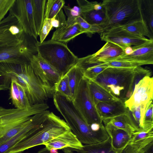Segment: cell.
<instances>
[{
	"instance_id": "9",
	"label": "cell",
	"mask_w": 153,
	"mask_h": 153,
	"mask_svg": "<svg viewBox=\"0 0 153 153\" xmlns=\"http://www.w3.org/2000/svg\"><path fill=\"white\" fill-rule=\"evenodd\" d=\"M32 37L27 35L24 40L14 45L0 48V62L30 63V58L36 51Z\"/></svg>"
},
{
	"instance_id": "15",
	"label": "cell",
	"mask_w": 153,
	"mask_h": 153,
	"mask_svg": "<svg viewBox=\"0 0 153 153\" xmlns=\"http://www.w3.org/2000/svg\"><path fill=\"white\" fill-rule=\"evenodd\" d=\"M100 33L101 40L115 44L123 51L127 47L141 45L149 39L145 37L136 36L122 31H105Z\"/></svg>"
},
{
	"instance_id": "29",
	"label": "cell",
	"mask_w": 153,
	"mask_h": 153,
	"mask_svg": "<svg viewBox=\"0 0 153 153\" xmlns=\"http://www.w3.org/2000/svg\"><path fill=\"white\" fill-rule=\"evenodd\" d=\"M81 17L89 24L98 26L104 21L105 19V10L103 7L102 9L99 10L93 9L82 13Z\"/></svg>"
},
{
	"instance_id": "16",
	"label": "cell",
	"mask_w": 153,
	"mask_h": 153,
	"mask_svg": "<svg viewBox=\"0 0 153 153\" xmlns=\"http://www.w3.org/2000/svg\"><path fill=\"white\" fill-rule=\"evenodd\" d=\"M132 47L133 51L131 53L126 54L123 52L119 56L103 62L109 60H115L138 63L143 65L153 64V39H149L143 44Z\"/></svg>"
},
{
	"instance_id": "44",
	"label": "cell",
	"mask_w": 153,
	"mask_h": 153,
	"mask_svg": "<svg viewBox=\"0 0 153 153\" xmlns=\"http://www.w3.org/2000/svg\"><path fill=\"white\" fill-rule=\"evenodd\" d=\"M103 125L102 123L100 124L97 123H94L91 124L90 126L92 131H97L100 129Z\"/></svg>"
},
{
	"instance_id": "27",
	"label": "cell",
	"mask_w": 153,
	"mask_h": 153,
	"mask_svg": "<svg viewBox=\"0 0 153 153\" xmlns=\"http://www.w3.org/2000/svg\"><path fill=\"white\" fill-rule=\"evenodd\" d=\"M104 120L117 128L125 131L131 136L137 131L128 116L127 113L125 114Z\"/></svg>"
},
{
	"instance_id": "5",
	"label": "cell",
	"mask_w": 153,
	"mask_h": 153,
	"mask_svg": "<svg viewBox=\"0 0 153 153\" xmlns=\"http://www.w3.org/2000/svg\"><path fill=\"white\" fill-rule=\"evenodd\" d=\"M71 130L64 120L50 112L42 125L28 137L14 146L9 153H21L45 143Z\"/></svg>"
},
{
	"instance_id": "34",
	"label": "cell",
	"mask_w": 153,
	"mask_h": 153,
	"mask_svg": "<svg viewBox=\"0 0 153 153\" xmlns=\"http://www.w3.org/2000/svg\"><path fill=\"white\" fill-rule=\"evenodd\" d=\"M33 115L27 120L13 127L0 138V144L10 139L27 126L32 121Z\"/></svg>"
},
{
	"instance_id": "26",
	"label": "cell",
	"mask_w": 153,
	"mask_h": 153,
	"mask_svg": "<svg viewBox=\"0 0 153 153\" xmlns=\"http://www.w3.org/2000/svg\"><path fill=\"white\" fill-rule=\"evenodd\" d=\"M33 16L37 34L41 29L45 19L46 0H31Z\"/></svg>"
},
{
	"instance_id": "36",
	"label": "cell",
	"mask_w": 153,
	"mask_h": 153,
	"mask_svg": "<svg viewBox=\"0 0 153 153\" xmlns=\"http://www.w3.org/2000/svg\"><path fill=\"white\" fill-rule=\"evenodd\" d=\"M76 22L79 25L83 33H85L89 37H91L96 33H100L99 29L97 26L89 24L81 16L76 19Z\"/></svg>"
},
{
	"instance_id": "42",
	"label": "cell",
	"mask_w": 153,
	"mask_h": 153,
	"mask_svg": "<svg viewBox=\"0 0 153 153\" xmlns=\"http://www.w3.org/2000/svg\"><path fill=\"white\" fill-rule=\"evenodd\" d=\"M15 0H0V22L3 19Z\"/></svg>"
},
{
	"instance_id": "10",
	"label": "cell",
	"mask_w": 153,
	"mask_h": 153,
	"mask_svg": "<svg viewBox=\"0 0 153 153\" xmlns=\"http://www.w3.org/2000/svg\"><path fill=\"white\" fill-rule=\"evenodd\" d=\"M153 78L147 76L140 80L135 86L130 97L124 102L128 110L140 106L142 120L146 110L153 102Z\"/></svg>"
},
{
	"instance_id": "21",
	"label": "cell",
	"mask_w": 153,
	"mask_h": 153,
	"mask_svg": "<svg viewBox=\"0 0 153 153\" xmlns=\"http://www.w3.org/2000/svg\"><path fill=\"white\" fill-rule=\"evenodd\" d=\"M9 99L16 108L27 107L31 105L25 88L15 79H11Z\"/></svg>"
},
{
	"instance_id": "17",
	"label": "cell",
	"mask_w": 153,
	"mask_h": 153,
	"mask_svg": "<svg viewBox=\"0 0 153 153\" xmlns=\"http://www.w3.org/2000/svg\"><path fill=\"white\" fill-rule=\"evenodd\" d=\"M18 23L16 18L9 13L0 22V48L17 45L23 41L25 37L24 32L14 35L9 30L11 26Z\"/></svg>"
},
{
	"instance_id": "20",
	"label": "cell",
	"mask_w": 153,
	"mask_h": 153,
	"mask_svg": "<svg viewBox=\"0 0 153 153\" xmlns=\"http://www.w3.org/2000/svg\"><path fill=\"white\" fill-rule=\"evenodd\" d=\"M96 105L98 112L102 120L125 114L127 112L128 109L124 102L121 100L99 102Z\"/></svg>"
},
{
	"instance_id": "25",
	"label": "cell",
	"mask_w": 153,
	"mask_h": 153,
	"mask_svg": "<svg viewBox=\"0 0 153 153\" xmlns=\"http://www.w3.org/2000/svg\"><path fill=\"white\" fill-rule=\"evenodd\" d=\"M84 71L83 68L75 64L66 74L68 77L71 101L74 97L80 82L83 78Z\"/></svg>"
},
{
	"instance_id": "37",
	"label": "cell",
	"mask_w": 153,
	"mask_h": 153,
	"mask_svg": "<svg viewBox=\"0 0 153 153\" xmlns=\"http://www.w3.org/2000/svg\"><path fill=\"white\" fill-rule=\"evenodd\" d=\"M153 128L137 131L131 136L129 144H132L139 141L153 138Z\"/></svg>"
},
{
	"instance_id": "6",
	"label": "cell",
	"mask_w": 153,
	"mask_h": 153,
	"mask_svg": "<svg viewBox=\"0 0 153 153\" xmlns=\"http://www.w3.org/2000/svg\"><path fill=\"white\" fill-rule=\"evenodd\" d=\"M36 51L62 75L65 74L77 62L79 58L67 45L51 40L35 43Z\"/></svg>"
},
{
	"instance_id": "28",
	"label": "cell",
	"mask_w": 153,
	"mask_h": 153,
	"mask_svg": "<svg viewBox=\"0 0 153 153\" xmlns=\"http://www.w3.org/2000/svg\"><path fill=\"white\" fill-rule=\"evenodd\" d=\"M141 10L143 19L153 36V0H141Z\"/></svg>"
},
{
	"instance_id": "31",
	"label": "cell",
	"mask_w": 153,
	"mask_h": 153,
	"mask_svg": "<svg viewBox=\"0 0 153 153\" xmlns=\"http://www.w3.org/2000/svg\"><path fill=\"white\" fill-rule=\"evenodd\" d=\"M94 65L107 68L108 67L131 68L143 65L142 64L138 63L115 60H109Z\"/></svg>"
},
{
	"instance_id": "45",
	"label": "cell",
	"mask_w": 153,
	"mask_h": 153,
	"mask_svg": "<svg viewBox=\"0 0 153 153\" xmlns=\"http://www.w3.org/2000/svg\"><path fill=\"white\" fill-rule=\"evenodd\" d=\"M37 153H52L50 151L47 149L45 147L40 149ZM56 153H59L57 152Z\"/></svg>"
},
{
	"instance_id": "41",
	"label": "cell",
	"mask_w": 153,
	"mask_h": 153,
	"mask_svg": "<svg viewBox=\"0 0 153 153\" xmlns=\"http://www.w3.org/2000/svg\"><path fill=\"white\" fill-rule=\"evenodd\" d=\"M51 20L53 28L56 29L64 25L66 23V20L62 9Z\"/></svg>"
},
{
	"instance_id": "13",
	"label": "cell",
	"mask_w": 153,
	"mask_h": 153,
	"mask_svg": "<svg viewBox=\"0 0 153 153\" xmlns=\"http://www.w3.org/2000/svg\"><path fill=\"white\" fill-rule=\"evenodd\" d=\"M30 60L35 74L44 83L54 88L63 75L38 53L33 55Z\"/></svg>"
},
{
	"instance_id": "1",
	"label": "cell",
	"mask_w": 153,
	"mask_h": 153,
	"mask_svg": "<svg viewBox=\"0 0 153 153\" xmlns=\"http://www.w3.org/2000/svg\"><path fill=\"white\" fill-rule=\"evenodd\" d=\"M13 79L25 88L31 105L44 102L53 93L52 88L41 81L30 63L0 62V91L9 89Z\"/></svg>"
},
{
	"instance_id": "11",
	"label": "cell",
	"mask_w": 153,
	"mask_h": 153,
	"mask_svg": "<svg viewBox=\"0 0 153 153\" xmlns=\"http://www.w3.org/2000/svg\"><path fill=\"white\" fill-rule=\"evenodd\" d=\"M9 13L16 18L25 33L37 39L31 0H15Z\"/></svg>"
},
{
	"instance_id": "3",
	"label": "cell",
	"mask_w": 153,
	"mask_h": 153,
	"mask_svg": "<svg viewBox=\"0 0 153 153\" xmlns=\"http://www.w3.org/2000/svg\"><path fill=\"white\" fill-rule=\"evenodd\" d=\"M141 0H104L101 5L105 12L103 22L98 26L100 33L113 28L143 19Z\"/></svg>"
},
{
	"instance_id": "43",
	"label": "cell",
	"mask_w": 153,
	"mask_h": 153,
	"mask_svg": "<svg viewBox=\"0 0 153 153\" xmlns=\"http://www.w3.org/2000/svg\"><path fill=\"white\" fill-rule=\"evenodd\" d=\"M142 149L144 153H153V141L147 144Z\"/></svg>"
},
{
	"instance_id": "18",
	"label": "cell",
	"mask_w": 153,
	"mask_h": 153,
	"mask_svg": "<svg viewBox=\"0 0 153 153\" xmlns=\"http://www.w3.org/2000/svg\"><path fill=\"white\" fill-rule=\"evenodd\" d=\"M49 150L70 148L80 149L83 146L71 130L45 143L44 145Z\"/></svg>"
},
{
	"instance_id": "24",
	"label": "cell",
	"mask_w": 153,
	"mask_h": 153,
	"mask_svg": "<svg viewBox=\"0 0 153 153\" xmlns=\"http://www.w3.org/2000/svg\"><path fill=\"white\" fill-rule=\"evenodd\" d=\"M88 84L96 105L99 102H111L121 100L93 81L88 80Z\"/></svg>"
},
{
	"instance_id": "23",
	"label": "cell",
	"mask_w": 153,
	"mask_h": 153,
	"mask_svg": "<svg viewBox=\"0 0 153 153\" xmlns=\"http://www.w3.org/2000/svg\"><path fill=\"white\" fill-rule=\"evenodd\" d=\"M108 30L122 31L140 37L146 36L149 39H153V36L151 33L143 19L135 21L106 31Z\"/></svg>"
},
{
	"instance_id": "22",
	"label": "cell",
	"mask_w": 153,
	"mask_h": 153,
	"mask_svg": "<svg viewBox=\"0 0 153 153\" xmlns=\"http://www.w3.org/2000/svg\"><path fill=\"white\" fill-rule=\"evenodd\" d=\"M83 33L79 25L76 22L69 25L66 23L56 28L53 33L51 40L66 44L76 36Z\"/></svg>"
},
{
	"instance_id": "30",
	"label": "cell",
	"mask_w": 153,
	"mask_h": 153,
	"mask_svg": "<svg viewBox=\"0 0 153 153\" xmlns=\"http://www.w3.org/2000/svg\"><path fill=\"white\" fill-rule=\"evenodd\" d=\"M65 2L63 0H48L45 8V18L52 19L62 9Z\"/></svg>"
},
{
	"instance_id": "40",
	"label": "cell",
	"mask_w": 153,
	"mask_h": 153,
	"mask_svg": "<svg viewBox=\"0 0 153 153\" xmlns=\"http://www.w3.org/2000/svg\"><path fill=\"white\" fill-rule=\"evenodd\" d=\"M52 28L51 19L45 18L42 28L38 33L40 42L41 43L44 41Z\"/></svg>"
},
{
	"instance_id": "2",
	"label": "cell",
	"mask_w": 153,
	"mask_h": 153,
	"mask_svg": "<svg viewBox=\"0 0 153 153\" xmlns=\"http://www.w3.org/2000/svg\"><path fill=\"white\" fill-rule=\"evenodd\" d=\"M55 107L64 118L71 131L78 140L85 145L104 141L109 136L103 125L100 129L94 131L74 107L72 101L55 92L53 97Z\"/></svg>"
},
{
	"instance_id": "38",
	"label": "cell",
	"mask_w": 153,
	"mask_h": 153,
	"mask_svg": "<svg viewBox=\"0 0 153 153\" xmlns=\"http://www.w3.org/2000/svg\"><path fill=\"white\" fill-rule=\"evenodd\" d=\"M107 68L97 66L95 65L89 66L84 70L83 77L88 80H93Z\"/></svg>"
},
{
	"instance_id": "4",
	"label": "cell",
	"mask_w": 153,
	"mask_h": 153,
	"mask_svg": "<svg viewBox=\"0 0 153 153\" xmlns=\"http://www.w3.org/2000/svg\"><path fill=\"white\" fill-rule=\"evenodd\" d=\"M137 67L107 68L92 81L125 102L133 92L132 84Z\"/></svg>"
},
{
	"instance_id": "19",
	"label": "cell",
	"mask_w": 153,
	"mask_h": 153,
	"mask_svg": "<svg viewBox=\"0 0 153 153\" xmlns=\"http://www.w3.org/2000/svg\"><path fill=\"white\" fill-rule=\"evenodd\" d=\"M105 129L111 140L113 148L117 151L124 150L130 141L132 136L125 131L103 120Z\"/></svg>"
},
{
	"instance_id": "14",
	"label": "cell",
	"mask_w": 153,
	"mask_h": 153,
	"mask_svg": "<svg viewBox=\"0 0 153 153\" xmlns=\"http://www.w3.org/2000/svg\"><path fill=\"white\" fill-rule=\"evenodd\" d=\"M50 111L46 110L33 115L31 122L14 136L0 144V153H9L16 145L30 136L42 124Z\"/></svg>"
},
{
	"instance_id": "32",
	"label": "cell",
	"mask_w": 153,
	"mask_h": 153,
	"mask_svg": "<svg viewBox=\"0 0 153 153\" xmlns=\"http://www.w3.org/2000/svg\"><path fill=\"white\" fill-rule=\"evenodd\" d=\"M54 88L55 92H57L71 100L68 77L66 74L62 76Z\"/></svg>"
},
{
	"instance_id": "35",
	"label": "cell",
	"mask_w": 153,
	"mask_h": 153,
	"mask_svg": "<svg viewBox=\"0 0 153 153\" xmlns=\"http://www.w3.org/2000/svg\"><path fill=\"white\" fill-rule=\"evenodd\" d=\"M64 11L67 17L66 24L68 25L73 24L76 22V19L81 16V9L79 6H74L71 8L68 6L64 5L63 7Z\"/></svg>"
},
{
	"instance_id": "39",
	"label": "cell",
	"mask_w": 153,
	"mask_h": 153,
	"mask_svg": "<svg viewBox=\"0 0 153 153\" xmlns=\"http://www.w3.org/2000/svg\"><path fill=\"white\" fill-rule=\"evenodd\" d=\"M153 102L149 105L143 116L142 129H149L153 128Z\"/></svg>"
},
{
	"instance_id": "8",
	"label": "cell",
	"mask_w": 153,
	"mask_h": 153,
	"mask_svg": "<svg viewBox=\"0 0 153 153\" xmlns=\"http://www.w3.org/2000/svg\"><path fill=\"white\" fill-rule=\"evenodd\" d=\"M72 101L76 110L88 125L102 123L90 92L87 79L83 78Z\"/></svg>"
},
{
	"instance_id": "46",
	"label": "cell",
	"mask_w": 153,
	"mask_h": 153,
	"mask_svg": "<svg viewBox=\"0 0 153 153\" xmlns=\"http://www.w3.org/2000/svg\"><path fill=\"white\" fill-rule=\"evenodd\" d=\"M142 148L138 149L132 153H144Z\"/></svg>"
},
{
	"instance_id": "7",
	"label": "cell",
	"mask_w": 153,
	"mask_h": 153,
	"mask_svg": "<svg viewBox=\"0 0 153 153\" xmlns=\"http://www.w3.org/2000/svg\"><path fill=\"white\" fill-rule=\"evenodd\" d=\"M49 108L45 102L20 108H6L0 106V138L11 128L27 120L33 115L48 110Z\"/></svg>"
},
{
	"instance_id": "12",
	"label": "cell",
	"mask_w": 153,
	"mask_h": 153,
	"mask_svg": "<svg viewBox=\"0 0 153 153\" xmlns=\"http://www.w3.org/2000/svg\"><path fill=\"white\" fill-rule=\"evenodd\" d=\"M147 144L144 142H139L129 144L123 150L117 151L114 149L109 136L105 140L97 143L83 145L80 149L66 148L62 149L65 153H132L143 147Z\"/></svg>"
},
{
	"instance_id": "33",
	"label": "cell",
	"mask_w": 153,
	"mask_h": 153,
	"mask_svg": "<svg viewBox=\"0 0 153 153\" xmlns=\"http://www.w3.org/2000/svg\"><path fill=\"white\" fill-rule=\"evenodd\" d=\"M127 114L137 131L142 129L140 106L134 107L130 110L128 109Z\"/></svg>"
}]
</instances>
